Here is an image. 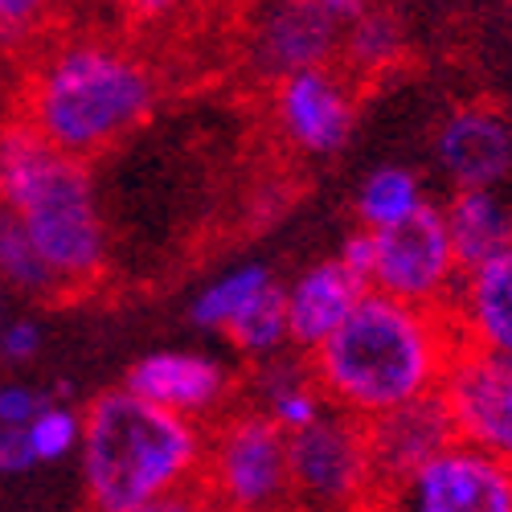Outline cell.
Returning a JSON list of instances; mask_svg holds the SVG:
<instances>
[{
  "instance_id": "cell-33",
  "label": "cell",
  "mask_w": 512,
  "mask_h": 512,
  "mask_svg": "<svg viewBox=\"0 0 512 512\" xmlns=\"http://www.w3.org/2000/svg\"><path fill=\"white\" fill-rule=\"evenodd\" d=\"M0 213H5V173H0Z\"/></svg>"
},
{
  "instance_id": "cell-16",
  "label": "cell",
  "mask_w": 512,
  "mask_h": 512,
  "mask_svg": "<svg viewBox=\"0 0 512 512\" xmlns=\"http://www.w3.org/2000/svg\"><path fill=\"white\" fill-rule=\"evenodd\" d=\"M369 287L353 279L340 267L332 254L312 267H304L287 287H283V308H287V332H291V349L316 353L324 340L349 320L357 300Z\"/></svg>"
},
{
  "instance_id": "cell-21",
  "label": "cell",
  "mask_w": 512,
  "mask_h": 512,
  "mask_svg": "<svg viewBox=\"0 0 512 512\" xmlns=\"http://www.w3.org/2000/svg\"><path fill=\"white\" fill-rule=\"evenodd\" d=\"M230 345L242 353V357H250V361H259V365H267V361H275V357H283L287 349H291V332H287V308H283V287L275 283V287H267L259 300H254L246 312H238L234 320H230V328L222 332Z\"/></svg>"
},
{
  "instance_id": "cell-20",
  "label": "cell",
  "mask_w": 512,
  "mask_h": 512,
  "mask_svg": "<svg viewBox=\"0 0 512 512\" xmlns=\"http://www.w3.org/2000/svg\"><path fill=\"white\" fill-rule=\"evenodd\" d=\"M422 205H431V197H426V185L414 168L381 164L357 189V226L369 234L390 230V226H402L406 218H414Z\"/></svg>"
},
{
  "instance_id": "cell-12",
  "label": "cell",
  "mask_w": 512,
  "mask_h": 512,
  "mask_svg": "<svg viewBox=\"0 0 512 512\" xmlns=\"http://www.w3.org/2000/svg\"><path fill=\"white\" fill-rule=\"evenodd\" d=\"M340 25L304 0H259L246 25V62L267 82L336 66Z\"/></svg>"
},
{
  "instance_id": "cell-13",
  "label": "cell",
  "mask_w": 512,
  "mask_h": 512,
  "mask_svg": "<svg viewBox=\"0 0 512 512\" xmlns=\"http://www.w3.org/2000/svg\"><path fill=\"white\" fill-rule=\"evenodd\" d=\"M132 394H140L144 402L181 414L189 422H218L230 410L234 398V373L209 353H181V349H164V353H148L127 369L123 381Z\"/></svg>"
},
{
  "instance_id": "cell-3",
  "label": "cell",
  "mask_w": 512,
  "mask_h": 512,
  "mask_svg": "<svg viewBox=\"0 0 512 512\" xmlns=\"http://www.w3.org/2000/svg\"><path fill=\"white\" fill-rule=\"evenodd\" d=\"M209 426L168 414L127 386L103 390L82 410L78 472L87 512H127L197 488Z\"/></svg>"
},
{
  "instance_id": "cell-19",
  "label": "cell",
  "mask_w": 512,
  "mask_h": 512,
  "mask_svg": "<svg viewBox=\"0 0 512 512\" xmlns=\"http://www.w3.org/2000/svg\"><path fill=\"white\" fill-rule=\"evenodd\" d=\"M254 406H259L283 435L304 431V426H312L328 410L312 369L283 361V357L254 369Z\"/></svg>"
},
{
  "instance_id": "cell-32",
  "label": "cell",
  "mask_w": 512,
  "mask_h": 512,
  "mask_svg": "<svg viewBox=\"0 0 512 512\" xmlns=\"http://www.w3.org/2000/svg\"><path fill=\"white\" fill-rule=\"evenodd\" d=\"M304 5H312L316 13H324L328 21H336L340 29H345L349 21H357L369 9V0H304Z\"/></svg>"
},
{
  "instance_id": "cell-7",
  "label": "cell",
  "mask_w": 512,
  "mask_h": 512,
  "mask_svg": "<svg viewBox=\"0 0 512 512\" xmlns=\"http://www.w3.org/2000/svg\"><path fill=\"white\" fill-rule=\"evenodd\" d=\"M459 279H463V263L451 246L443 209L435 201L422 205L402 226L373 234L369 291H381L390 300H402L414 308L447 312Z\"/></svg>"
},
{
  "instance_id": "cell-10",
  "label": "cell",
  "mask_w": 512,
  "mask_h": 512,
  "mask_svg": "<svg viewBox=\"0 0 512 512\" xmlns=\"http://www.w3.org/2000/svg\"><path fill=\"white\" fill-rule=\"evenodd\" d=\"M439 398L459 443L512 467V357L459 349Z\"/></svg>"
},
{
  "instance_id": "cell-8",
  "label": "cell",
  "mask_w": 512,
  "mask_h": 512,
  "mask_svg": "<svg viewBox=\"0 0 512 512\" xmlns=\"http://www.w3.org/2000/svg\"><path fill=\"white\" fill-rule=\"evenodd\" d=\"M373 512H512V467L451 443L406 480L381 488Z\"/></svg>"
},
{
  "instance_id": "cell-17",
  "label": "cell",
  "mask_w": 512,
  "mask_h": 512,
  "mask_svg": "<svg viewBox=\"0 0 512 512\" xmlns=\"http://www.w3.org/2000/svg\"><path fill=\"white\" fill-rule=\"evenodd\" d=\"M443 222L451 234V246L459 254L463 271L496 259L500 250L512 246V197L492 189H455L447 197Z\"/></svg>"
},
{
  "instance_id": "cell-25",
  "label": "cell",
  "mask_w": 512,
  "mask_h": 512,
  "mask_svg": "<svg viewBox=\"0 0 512 512\" xmlns=\"http://www.w3.org/2000/svg\"><path fill=\"white\" fill-rule=\"evenodd\" d=\"M54 13H58V0H0V37L33 41L46 33Z\"/></svg>"
},
{
  "instance_id": "cell-14",
  "label": "cell",
  "mask_w": 512,
  "mask_h": 512,
  "mask_svg": "<svg viewBox=\"0 0 512 512\" xmlns=\"http://www.w3.org/2000/svg\"><path fill=\"white\" fill-rule=\"evenodd\" d=\"M365 435H369V459H373V472H377L381 488L406 480L422 463H431L439 451L459 443L451 414H447L439 394L410 402L386 418L365 422Z\"/></svg>"
},
{
  "instance_id": "cell-5",
  "label": "cell",
  "mask_w": 512,
  "mask_h": 512,
  "mask_svg": "<svg viewBox=\"0 0 512 512\" xmlns=\"http://www.w3.org/2000/svg\"><path fill=\"white\" fill-rule=\"evenodd\" d=\"M197 488L222 512H291L287 435L259 406H230L205 431Z\"/></svg>"
},
{
  "instance_id": "cell-11",
  "label": "cell",
  "mask_w": 512,
  "mask_h": 512,
  "mask_svg": "<svg viewBox=\"0 0 512 512\" xmlns=\"http://www.w3.org/2000/svg\"><path fill=\"white\" fill-rule=\"evenodd\" d=\"M435 164L455 189H512V115L496 103H455L435 127Z\"/></svg>"
},
{
  "instance_id": "cell-34",
  "label": "cell",
  "mask_w": 512,
  "mask_h": 512,
  "mask_svg": "<svg viewBox=\"0 0 512 512\" xmlns=\"http://www.w3.org/2000/svg\"><path fill=\"white\" fill-rule=\"evenodd\" d=\"M291 512H295V508H291Z\"/></svg>"
},
{
  "instance_id": "cell-26",
  "label": "cell",
  "mask_w": 512,
  "mask_h": 512,
  "mask_svg": "<svg viewBox=\"0 0 512 512\" xmlns=\"http://www.w3.org/2000/svg\"><path fill=\"white\" fill-rule=\"evenodd\" d=\"M54 402V394H41L25 381H5L0 386V426H29L41 410Z\"/></svg>"
},
{
  "instance_id": "cell-2",
  "label": "cell",
  "mask_w": 512,
  "mask_h": 512,
  "mask_svg": "<svg viewBox=\"0 0 512 512\" xmlns=\"http://www.w3.org/2000/svg\"><path fill=\"white\" fill-rule=\"evenodd\" d=\"M156 103L160 74L140 50L82 33L54 41L33 58L21 82L17 123L54 152L91 164L144 127Z\"/></svg>"
},
{
  "instance_id": "cell-6",
  "label": "cell",
  "mask_w": 512,
  "mask_h": 512,
  "mask_svg": "<svg viewBox=\"0 0 512 512\" xmlns=\"http://www.w3.org/2000/svg\"><path fill=\"white\" fill-rule=\"evenodd\" d=\"M295 512H373L381 484L369 459L365 422L324 410L312 426L287 435Z\"/></svg>"
},
{
  "instance_id": "cell-30",
  "label": "cell",
  "mask_w": 512,
  "mask_h": 512,
  "mask_svg": "<svg viewBox=\"0 0 512 512\" xmlns=\"http://www.w3.org/2000/svg\"><path fill=\"white\" fill-rule=\"evenodd\" d=\"M115 5L127 21H136V25H164V21H173L181 13L185 0H115Z\"/></svg>"
},
{
  "instance_id": "cell-29",
  "label": "cell",
  "mask_w": 512,
  "mask_h": 512,
  "mask_svg": "<svg viewBox=\"0 0 512 512\" xmlns=\"http://www.w3.org/2000/svg\"><path fill=\"white\" fill-rule=\"evenodd\" d=\"M332 259H336L340 267H345L353 279H361V283L369 287V267H373V234L357 226V230H353L345 242L336 246V254H332Z\"/></svg>"
},
{
  "instance_id": "cell-24",
  "label": "cell",
  "mask_w": 512,
  "mask_h": 512,
  "mask_svg": "<svg viewBox=\"0 0 512 512\" xmlns=\"http://www.w3.org/2000/svg\"><path fill=\"white\" fill-rule=\"evenodd\" d=\"M25 435H29V447H33V459L37 463H58L66 455H78V439H82V414L62 406L58 398L41 410L29 426H25Z\"/></svg>"
},
{
  "instance_id": "cell-15",
  "label": "cell",
  "mask_w": 512,
  "mask_h": 512,
  "mask_svg": "<svg viewBox=\"0 0 512 512\" xmlns=\"http://www.w3.org/2000/svg\"><path fill=\"white\" fill-rule=\"evenodd\" d=\"M447 316L455 324L459 349L512 357V246L463 271Z\"/></svg>"
},
{
  "instance_id": "cell-1",
  "label": "cell",
  "mask_w": 512,
  "mask_h": 512,
  "mask_svg": "<svg viewBox=\"0 0 512 512\" xmlns=\"http://www.w3.org/2000/svg\"><path fill=\"white\" fill-rule=\"evenodd\" d=\"M455 353L459 336L447 312L365 291L349 320L308 353V369L332 410L373 422L435 398Z\"/></svg>"
},
{
  "instance_id": "cell-4",
  "label": "cell",
  "mask_w": 512,
  "mask_h": 512,
  "mask_svg": "<svg viewBox=\"0 0 512 512\" xmlns=\"http://www.w3.org/2000/svg\"><path fill=\"white\" fill-rule=\"evenodd\" d=\"M5 213L25 230L58 295L91 287L107 267V222L91 168L54 152L17 119L0 127Z\"/></svg>"
},
{
  "instance_id": "cell-22",
  "label": "cell",
  "mask_w": 512,
  "mask_h": 512,
  "mask_svg": "<svg viewBox=\"0 0 512 512\" xmlns=\"http://www.w3.org/2000/svg\"><path fill=\"white\" fill-rule=\"evenodd\" d=\"M267 287H275L271 267H263V263L230 267L226 275H218V279H213V283L197 295V300H193V324H201V328H209V332H226L230 320H234L238 312H246Z\"/></svg>"
},
{
  "instance_id": "cell-31",
  "label": "cell",
  "mask_w": 512,
  "mask_h": 512,
  "mask_svg": "<svg viewBox=\"0 0 512 512\" xmlns=\"http://www.w3.org/2000/svg\"><path fill=\"white\" fill-rule=\"evenodd\" d=\"M127 512H222L213 504L201 488H185V492H173V496H160V500H148L140 508H127Z\"/></svg>"
},
{
  "instance_id": "cell-27",
  "label": "cell",
  "mask_w": 512,
  "mask_h": 512,
  "mask_svg": "<svg viewBox=\"0 0 512 512\" xmlns=\"http://www.w3.org/2000/svg\"><path fill=\"white\" fill-rule=\"evenodd\" d=\"M37 349H41V328L33 320H9L5 328H0V357H5L9 365L33 361Z\"/></svg>"
},
{
  "instance_id": "cell-9",
  "label": "cell",
  "mask_w": 512,
  "mask_h": 512,
  "mask_svg": "<svg viewBox=\"0 0 512 512\" xmlns=\"http://www.w3.org/2000/svg\"><path fill=\"white\" fill-rule=\"evenodd\" d=\"M271 119L279 140L308 160L345 152L357 123V82L340 66H320L271 82Z\"/></svg>"
},
{
  "instance_id": "cell-18",
  "label": "cell",
  "mask_w": 512,
  "mask_h": 512,
  "mask_svg": "<svg viewBox=\"0 0 512 512\" xmlns=\"http://www.w3.org/2000/svg\"><path fill=\"white\" fill-rule=\"evenodd\" d=\"M406 29L390 9H365L357 21L340 29V58L336 66L345 70L353 82H377L394 74L406 62Z\"/></svg>"
},
{
  "instance_id": "cell-28",
  "label": "cell",
  "mask_w": 512,
  "mask_h": 512,
  "mask_svg": "<svg viewBox=\"0 0 512 512\" xmlns=\"http://www.w3.org/2000/svg\"><path fill=\"white\" fill-rule=\"evenodd\" d=\"M33 467L37 459H33L25 426H0V476H25Z\"/></svg>"
},
{
  "instance_id": "cell-23",
  "label": "cell",
  "mask_w": 512,
  "mask_h": 512,
  "mask_svg": "<svg viewBox=\"0 0 512 512\" xmlns=\"http://www.w3.org/2000/svg\"><path fill=\"white\" fill-rule=\"evenodd\" d=\"M0 279L25 295H58L50 267L41 263V254L9 213H0Z\"/></svg>"
}]
</instances>
